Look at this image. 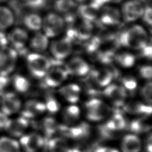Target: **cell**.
Listing matches in <instances>:
<instances>
[{
    "label": "cell",
    "mask_w": 152,
    "mask_h": 152,
    "mask_svg": "<svg viewBox=\"0 0 152 152\" xmlns=\"http://www.w3.org/2000/svg\"><path fill=\"white\" fill-rule=\"evenodd\" d=\"M117 40L119 46L140 50L148 43V36L142 27L135 24L119 33Z\"/></svg>",
    "instance_id": "obj_1"
},
{
    "label": "cell",
    "mask_w": 152,
    "mask_h": 152,
    "mask_svg": "<svg viewBox=\"0 0 152 152\" xmlns=\"http://www.w3.org/2000/svg\"><path fill=\"white\" fill-rule=\"evenodd\" d=\"M86 116L90 121L100 122L109 116L111 109L103 100L92 98L85 104Z\"/></svg>",
    "instance_id": "obj_2"
},
{
    "label": "cell",
    "mask_w": 152,
    "mask_h": 152,
    "mask_svg": "<svg viewBox=\"0 0 152 152\" xmlns=\"http://www.w3.org/2000/svg\"><path fill=\"white\" fill-rule=\"evenodd\" d=\"M26 61L28 71L36 78H42L51 66L49 59L38 53H29L27 56Z\"/></svg>",
    "instance_id": "obj_3"
},
{
    "label": "cell",
    "mask_w": 152,
    "mask_h": 152,
    "mask_svg": "<svg viewBox=\"0 0 152 152\" xmlns=\"http://www.w3.org/2000/svg\"><path fill=\"white\" fill-rule=\"evenodd\" d=\"M59 132L76 142L88 140L90 137L91 129L87 123L81 122L71 126L61 125Z\"/></svg>",
    "instance_id": "obj_4"
},
{
    "label": "cell",
    "mask_w": 152,
    "mask_h": 152,
    "mask_svg": "<svg viewBox=\"0 0 152 152\" xmlns=\"http://www.w3.org/2000/svg\"><path fill=\"white\" fill-rule=\"evenodd\" d=\"M18 59V53L8 45L0 48V75L10 76L14 71Z\"/></svg>",
    "instance_id": "obj_5"
},
{
    "label": "cell",
    "mask_w": 152,
    "mask_h": 152,
    "mask_svg": "<svg viewBox=\"0 0 152 152\" xmlns=\"http://www.w3.org/2000/svg\"><path fill=\"white\" fill-rule=\"evenodd\" d=\"M65 20L55 13H49L42 20L43 33L49 37H54L59 35L64 30Z\"/></svg>",
    "instance_id": "obj_6"
},
{
    "label": "cell",
    "mask_w": 152,
    "mask_h": 152,
    "mask_svg": "<svg viewBox=\"0 0 152 152\" xmlns=\"http://www.w3.org/2000/svg\"><path fill=\"white\" fill-rule=\"evenodd\" d=\"M22 106L20 98L14 92L8 91L0 95V110L10 117L20 112Z\"/></svg>",
    "instance_id": "obj_7"
},
{
    "label": "cell",
    "mask_w": 152,
    "mask_h": 152,
    "mask_svg": "<svg viewBox=\"0 0 152 152\" xmlns=\"http://www.w3.org/2000/svg\"><path fill=\"white\" fill-rule=\"evenodd\" d=\"M18 142L24 152H37L45 145V138L37 132H26L19 138Z\"/></svg>",
    "instance_id": "obj_8"
},
{
    "label": "cell",
    "mask_w": 152,
    "mask_h": 152,
    "mask_svg": "<svg viewBox=\"0 0 152 152\" xmlns=\"http://www.w3.org/2000/svg\"><path fill=\"white\" fill-rule=\"evenodd\" d=\"M103 94L113 106L118 107L124 105L127 97L126 90L122 85L117 84L110 83L106 86Z\"/></svg>",
    "instance_id": "obj_9"
},
{
    "label": "cell",
    "mask_w": 152,
    "mask_h": 152,
    "mask_svg": "<svg viewBox=\"0 0 152 152\" xmlns=\"http://www.w3.org/2000/svg\"><path fill=\"white\" fill-rule=\"evenodd\" d=\"M8 43L18 53L25 49L28 40V34L26 30L21 27H14L7 34Z\"/></svg>",
    "instance_id": "obj_10"
},
{
    "label": "cell",
    "mask_w": 152,
    "mask_h": 152,
    "mask_svg": "<svg viewBox=\"0 0 152 152\" xmlns=\"http://www.w3.org/2000/svg\"><path fill=\"white\" fill-rule=\"evenodd\" d=\"M50 50L56 60H63L72 51V40L67 36L54 40L50 45Z\"/></svg>",
    "instance_id": "obj_11"
},
{
    "label": "cell",
    "mask_w": 152,
    "mask_h": 152,
    "mask_svg": "<svg viewBox=\"0 0 152 152\" xmlns=\"http://www.w3.org/2000/svg\"><path fill=\"white\" fill-rule=\"evenodd\" d=\"M144 8L141 2L138 0H131L124 3L122 8V15L126 22L135 21L141 17Z\"/></svg>",
    "instance_id": "obj_12"
},
{
    "label": "cell",
    "mask_w": 152,
    "mask_h": 152,
    "mask_svg": "<svg viewBox=\"0 0 152 152\" xmlns=\"http://www.w3.org/2000/svg\"><path fill=\"white\" fill-rule=\"evenodd\" d=\"M68 75L65 69L56 67L50 68L42 78L45 86L55 88L59 86L67 78Z\"/></svg>",
    "instance_id": "obj_13"
},
{
    "label": "cell",
    "mask_w": 152,
    "mask_h": 152,
    "mask_svg": "<svg viewBox=\"0 0 152 152\" xmlns=\"http://www.w3.org/2000/svg\"><path fill=\"white\" fill-rule=\"evenodd\" d=\"M20 111L21 116L29 120L43 114L46 111V107L44 102L36 99H30L22 106Z\"/></svg>",
    "instance_id": "obj_14"
},
{
    "label": "cell",
    "mask_w": 152,
    "mask_h": 152,
    "mask_svg": "<svg viewBox=\"0 0 152 152\" xmlns=\"http://www.w3.org/2000/svg\"><path fill=\"white\" fill-rule=\"evenodd\" d=\"M28 126L29 120L22 116H20L10 119L5 131L7 132L9 136L17 139L26 133Z\"/></svg>",
    "instance_id": "obj_15"
},
{
    "label": "cell",
    "mask_w": 152,
    "mask_h": 152,
    "mask_svg": "<svg viewBox=\"0 0 152 152\" xmlns=\"http://www.w3.org/2000/svg\"><path fill=\"white\" fill-rule=\"evenodd\" d=\"M128 123L124 115L121 112H115L102 125L109 131L118 135L126 129Z\"/></svg>",
    "instance_id": "obj_16"
},
{
    "label": "cell",
    "mask_w": 152,
    "mask_h": 152,
    "mask_svg": "<svg viewBox=\"0 0 152 152\" xmlns=\"http://www.w3.org/2000/svg\"><path fill=\"white\" fill-rule=\"evenodd\" d=\"M68 74L82 77L86 75L90 71L88 64L80 57H74L65 64V69Z\"/></svg>",
    "instance_id": "obj_17"
},
{
    "label": "cell",
    "mask_w": 152,
    "mask_h": 152,
    "mask_svg": "<svg viewBox=\"0 0 152 152\" xmlns=\"http://www.w3.org/2000/svg\"><path fill=\"white\" fill-rule=\"evenodd\" d=\"M99 20L104 26H115L118 25L121 20V13L119 10L113 7H105L99 12Z\"/></svg>",
    "instance_id": "obj_18"
},
{
    "label": "cell",
    "mask_w": 152,
    "mask_h": 152,
    "mask_svg": "<svg viewBox=\"0 0 152 152\" xmlns=\"http://www.w3.org/2000/svg\"><path fill=\"white\" fill-rule=\"evenodd\" d=\"M142 141L140 137L129 132L123 136L121 141V152H140L142 149Z\"/></svg>",
    "instance_id": "obj_19"
},
{
    "label": "cell",
    "mask_w": 152,
    "mask_h": 152,
    "mask_svg": "<svg viewBox=\"0 0 152 152\" xmlns=\"http://www.w3.org/2000/svg\"><path fill=\"white\" fill-rule=\"evenodd\" d=\"M122 107L124 112L131 115L149 116L152 111L151 104L137 100L125 102Z\"/></svg>",
    "instance_id": "obj_20"
},
{
    "label": "cell",
    "mask_w": 152,
    "mask_h": 152,
    "mask_svg": "<svg viewBox=\"0 0 152 152\" xmlns=\"http://www.w3.org/2000/svg\"><path fill=\"white\" fill-rule=\"evenodd\" d=\"M113 78V72L107 68H99L93 69L90 73V78L99 87H106L110 84Z\"/></svg>",
    "instance_id": "obj_21"
},
{
    "label": "cell",
    "mask_w": 152,
    "mask_h": 152,
    "mask_svg": "<svg viewBox=\"0 0 152 152\" xmlns=\"http://www.w3.org/2000/svg\"><path fill=\"white\" fill-rule=\"evenodd\" d=\"M61 125H59L56 119L51 116H48L42 119L38 125L39 129L43 133V137L46 138H50L59 132Z\"/></svg>",
    "instance_id": "obj_22"
},
{
    "label": "cell",
    "mask_w": 152,
    "mask_h": 152,
    "mask_svg": "<svg viewBox=\"0 0 152 152\" xmlns=\"http://www.w3.org/2000/svg\"><path fill=\"white\" fill-rule=\"evenodd\" d=\"M58 92L66 102L74 104L80 99L81 88L78 85L70 83L61 87L58 90Z\"/></svg>",
    "instance_id": "obj_23"
},
{
    "label": "cell",
    "mask_w": 152,
    "mask_h": 152,
    "mask_svg": "<svg viewBox=\"0 0 152 152\" xmlns=\"http://www.w3.org/2000/svg\"><path fill=\"white\" fill-rule=\"evenodd\" d=\"M49 152H71V145L64 137L54 136L48 139Z\"/></svg>",
    "instance_id": "obj_24"
},
{
    "label": "cell",
    "mask_w": 152,
    "mask_h": 152,
    "mask_svg": "<svg viewBox=\"0 0 152 152\" xmlns=\"http://www.w3.org/2000/svg\"><path fill=\"white\" fill-rule=\"evenodd\" d=\"M147 116H143V117L134 119L128 122L126 129L130 132L137 135L148 131L151 129V123Z\"/></svg>",
    "instance_id": "obj_25"
},
{
    "label": "cell",
    "mask_w": 152,
    "mask_h": 152,
    "mask_svg": "<svg viewBox=\"0 0 152 152\" xmlns=\"http://www.w3.org/2000/svg\"><path fill=\"white\" fill-rule=\"evenodd\" d=\"M80 117V108L74 104L66 107L62 112V120L66 126H71L77 123Z\"/></svg>",
    "instance_id": "obj_26"
},
{
    "label": "cell",
    "mask_w": 152,
    "mask_h": 152,
    "mask_svg": "<svg viewBox=\"0 0 152 152\" xmlns=\"http://www.w3.org/2000/svg\"><path fill=\"white\" fill-rule=\"evenodd\" d=\"M15 17L12 11L8 7L0 5V30L5 31L14 23Z\"/></svg>",
    "instance_id": "obj_27"
},
{
    "label": "cell",
    "mask_w": 152,
    "mask_h": 152,
    "mask_svg": "<svg viewBox=\"0 0 152 152\" xmlns=\"http://www.w3.org/2000/svg\"><path fill=\"white\" fill-rule=\"evenodd\" d=\"M0 152H21L17 139L9 135L0 136Z\"/></svg>",
    "instance_id": "obj_28"
},
{
    "label": "cell",
    "mask_w": 152,
    "mask_h": 152,
    "mask_svg": "<svg viewBox=\"0 0 152 152\" xmlns=\"http://www.w3.org/2000/svg\"><path fill=\"white\" fill-rule=\"evenodd\" d=\"M99 10L100 8L93 5L82 4L78 8V14L80 18L92 22L99 16Z\"/></svg>",
    "instance_id": "obj_29"
},
{
    "label": "cell",
    "mask_w": 152,
    "mask_h": 152,
    "mask_svg": "<svg viewBox=\"0 0 152 152\" xmlns=\"http://www.w3.org/2000/svg\"><path fill=\"white\" fill-rule=\"evenodd\" d=\"M11 84L14 89L19 93H25L30 87L28 80L21 74H15L11 78Z\"/></svg>",
    "instance_id": "obj_30"
},
{
    "label": "cell",
    "mask_w": 152,
    "mask_h": 152,
    "mask_svg": "<svg viewBox=\"0 0 152 152\" xmlns=\"http://www.w3.org/2000/svg\"><path fill=\"white\" fill-rule=\"evenodd\" d=\"M49 45L48 37L40 32L36 33L30 42V45L32 49L36 52H42L46 49Z\"/></svg>",
    "instance_id": "obj_31"
},
{
    "label": "cell",
    "mask_w": 152,
    "mask_h": 152,
    "mask_svg": "<svg viewBox=\"0 0 152 152\" xmlns=\"http://www.w3.org/2000/svg\"><path fill=\"white\" fill-rule=\"evenodd\" d=\"M23 24L28 29L37 31L42 28V19L37 14L28 13L24 17Z\"/></svg>",
    "instance_id": "obj_32"
},
{
    "label": "cell",
    "mask_w": 152,
    "mask_h": 152,
    "mask_svg": "<svg viewBox=\"0 0 152 152\" xmlns=\"http://www.w3.org/2000/svg\"><path fill=\"white\" fill-rule=\"evenodd\" d=\"M114 60L116 63L123 68L132 67L135 63V56L131 53L127 52H122L115 54Z\"/></svg>",
    "instance_id": "obj_33"
},
{
    "label": "cell",
    "mask_w": 152,
    "mask_h": 152,
    "mask_svg": "<svg viewBox=\"0 0 152 152\" xmlns=\"http://www.w3.org/2000/svg\"><path fill=\"white\" fill-rule=\"evenodd\" d=\"M75 7L74 0H56L54 3L55 10L60 13L70 12Z\"/></svg>",
    "instance_id": "obj_34"
},
{
    "label": "cell",
    "mask_w": 152,
    "mask_h": 152,
    "mask_svg": "<svg viewBox=\"0 0 152 152\" xmlns=\"http://www.w3.org/2000/svg\"><path fill=\"white\" fill-rule=\"evenodd\" d=\"M46 110L50 113H55L58 112L60 109V103L57 99L53 96H48L45 102Z\"/></svg>",
    "instance_id": "obj_35"
},
{
    "label": "cell",
    "mask_w": 152,
    "mask_h": 152,
    "mask_svg": "<svg viewBox=\"0 0 152 152\" xmlns=\"http://www.w3.org/2000/svg\"><path fill=\"white\" fill-rule=\"evenodd\" d=\"M122 86L123 87L128 91L134 90L137 86V83L135 78L132 75H126L121 80Z\"/></svg>",
    "instance_id": "obj_36"
},
{
    "label": "cell",
    "mask_w": 152,
    "mask_h": 152,
    "mask_svg": "<svg viewBox=\"0 0 152 152\" xmlns=\"http://www.w3.org/2000/svg\"><path fill=\"white\" fill-rule=\"evenodd\" d=\"M151 90H152V83L150 80L147 81L144 86L142 87L141 94L144 99V100L146 102V103L148 104H151L152 102L151 99Z\"/></svg>",
    "instance_id": "obj_37"
},
{
    "label": "cell",
    "mask_w": 152,
    "mask_h": 152,
    "mask_svg": "<svg viewBox=\"0 0 152 152\" xmlns=\"http://www.w3.org/2000/svg\"><path fill=\"white\" fill-rule=\"evenodd\" d=\"M139 74L141 78L150 80L152 77V68L150 65H142L139 68Z\"/></svg>",
    "instance_id": "obj_38"
},
{
    "label": "cell",
    "mask_w": 152,
    "mask_h": 152,
    "mask_svg": "<svg viewBox=\"0 0 152 152\" xmlns=\"http://www.w3.org/2000/svg\"><path fill=\"white\" fill-rule=\"evenodd\" d=\"M11 84L10 76L0 75V95L8 91V87Z\"/></svg>",
    "instance_id": "obj_39"
},
{
    "label": "cell",
    "mask_w": 152,
    "mask_h": 152,
    "mask_svg": "<svg viewBox=\"0 0 152 152\" xmlns=\"http://www.w3.org/2000/svg\"><path fill=\"white\" fill-rule=\"evenodd\" d=\"M144 21L149 26H151L152 23V10L151 7H147L144 10L143 14L142 15Z\"/></svg>",
    "instance_id": "obj_40"
},
{
    "label": "cell",
    "mask_w": 152,
    "mask_h": 152,
    "mask_svg": "<svg viewBox=\"0 0 152 152\" xmlns=\"http://www.w3.org/2000/svg\"><path fill=\"white\" fill-rule=\"evenodd\" d=\"M10 117L0 110V131H5L10 121Z\"/></svg>",
    "instance_id": "obj_41"
},
{
    "label": "cell",
    "mask_w": 152,
    "mask_h": 152,
    "mask_svg": "<svg viewBox=\"0 0 152 152\" xmlns=\"http://www.w3.org/2000/svg\"><path fill=\"white\" fill-rule=\"evenodd\" d=\"M142 56L147 58L148 59L150 60L151 59V55H152V49H151V43H148L145 46L140 49Z\"/></svg>",
    "instance_id": "obj_42"
},
{
    "label": "cell",
    "mask_w": 152,
    "mask_h": 152,
    "mask_svg": "<svg viewBox=\"0 0 152 152\" xmlns=\"http://www.w3.org/2000/svg\"><path fill=\"white\" fill-rule=\"evenodd\" d=\"M94 152H121L118 149L107 146V145H101L97 147L95 149Z\"/></svg>",
    "instance_id": "obj_43"
},
{
    "label": "cell",
    "mask_w": 152,
    "mask_h": 152,
    "mask_svg": "<svg viewBox=\"0 0 152 152\" xmlns=\"http://www.w3.org/2000/svg\"><path fill=\"white\" fill-rule=\"evenodd\" d=\"M121 0H106V2H120Z\"/></svg>",
    "instance_id": "obj_44"
},
{
    "label": "cell",
    "mask_w": 152,
    "mask_h": 152,
    "mask_svg": "<svg viewBox=\"0 0 152 152\" xmlns=\"http://www.w3.org/2000/svg\"><path fill=\"white\" fill-rule=\"evenodd\" d=\"M5 1H7V0H0V3L3 2H5Z\"/></svg>",
    "instance_id": "obj_45"
},
{
    "label": "cell",
    "mask_w": 152,
    "mask_h": 152,
    "mask_svg": "<svg viewBox=\"0 0 152 152\" xmlns=\"http://www.w3.org/2000/svg\"><path fill=\"white\" fill-rule=\"evenodd\" d=\"M78 1H80V2H83V1H84V0H78Z\"/></svg>",
    "instance_id": "obj_46"
},
{
    "label": "cell",
    "mask_w": 152,
    "mask_h": 152,
    "mask_svg": "<svg viewBox=\"0 0 152 152\" xmlns=\"http://www.w3.org/2000/svg\"><path fill=\"white\" fill-rule=\"evenodd\" d=\"M24 1H26V0H24Z\"/></svg>",
    "instance_id": "obj_47"
}]
</instances>
